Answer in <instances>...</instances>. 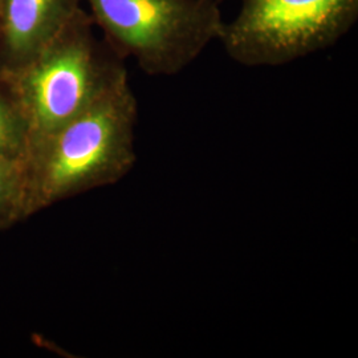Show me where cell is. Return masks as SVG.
Segmentation results:
<instances>
[{"instance_id": "obj_3", "label": "cell", "mask_w": 358, "mask_h": 358, "mask_svg": "<svg viewBox=\"0 0 358 358\" xmlns=\"http://www.w3.org/2000/svg\"><path fill=\"white\" fill-rule=\"evenodd\" d=\"M103 40L148 76H176L220 36L217 0H83Z\"/></svg>"}, {"instance_id": "obj_8", "label": "cell", "mask_w": 358, "mask_h": 358, "mask_svg": "<svg viewBox=\"0 0 358 358\" xmlns=\"http://www.w3.org/2000/svg\"><path fill=\"white\" fill-rule=\"evenodd\" d=\"M217 3H222V1H223V0H217Z\"/></svg>"}, {"instance_id": "obj_7", "label": "cell", "mask_w": 358, "mask_h": 358, "mask_svg": "<svg viewBox=\"0 0 358 358\" xmlns=\"http://www.w3.org/2000/svg\"><path fill=\"white\" fill-rule=\"evenodd\" d=\"M27 219L26 164L0 154V231Z\"/></svg>"}, {"instance_id": "obj_4", "label": "cell", "mask_w": 358, "mask_h": 358, "mask_svg": "<svg viewBox=\"0 0 358 358\" xmlns=\"http://www.w3.org/2000/svg\"><path fill=\"white\" fill-rule=\"evenodd\" d=\"M357 19L358 0H242L217 41L238 64L280 66L331 48Z\"/></svg>"}, {"instance_id": "obj_1", "label": "cell", "mask_w": 358, "mask_h": 358, "mask_svg": "<svg viewBox=\"0 0 358 358\" xmlns=\"http://www.w3.org/2000/svg\"><path fill=\"white\" fill-rule=\"evenodd\" d=\"M137 122L128 78L34 146L26 159L27 217L125 178L137 162Z\"/></svg>"}, {"instance_id": "obj_5", "label": "cell", "mask_w": 358, "mask_h": 358, "mask_svg": "<svg viewBox=\"0 0 358 358\" xmlns=\"http://www.w3.org/2000/svg\"><path fill=\"white\" fill-rule=\"evenodd\" d=\"M83 0H0V75L31 64L83 7Z\"/></svg>"}, {"instance_id": "obj_6", "label": "cell", "mask_w": 358, "mask_h": 358, "mask_svg": "<svg viewBox=\"0 0 358 358\" xmlns=\"http://www.w3.org/2000/svg\"><path fill=\"white\" fill-rule=\"evenodd\" d=\"M29 128L11 81L0 75V154L26 164Z\"/></svg>"}, {"instance_id": "obj_2", "label": "cell", "mask_w": 358, "mask_h": 358, "mask_svg": "<svg viewBox=\"0 0 358 358\" xmlns=\"http://www.w3.org/2000/svg\"><path fill=\"white\" fill-rule=\"evenodd\" d=\"M94 28L90 13L81 8L31 64L15 76H6L26 113L28 153L128 80L125 60Z\"/></svg>"}]
</instances>
